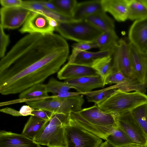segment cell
<instances>
[{
	"label": "cell",
	"mask_w": 147,
	"mask_h": 147,
	"mask_svg": "<svg viewBox=\"0 0 147 147\" xmlns=\"http://www.w3.org/2000/svg\"><path fill=\"white\" fill-rule=\"evenodd\" d=\"M115 49V48L96 52H77L72 50L69 58L68 63L91 67L96 60L105 57L112 56L113 55Z\"/></svg>",
	"instance_id": "obj_15"
},
{
	"label": "cell",
	"mask_w": 147,
	"mask_h": 147,
	"mask_svg": "<svg viewBox=\"0 0 147 147\" xmlns=\"http://www.w3.org/2000/svg\"><path fill=\"white\" fill-rule=\"evenodd\" d=\"M83 103V99L79 95L65 98L59 97L55 95L51 98H45L26 102L28 105L34 109L66 115L81 110Z\"/></svg>",
	"instance_id": "obj_6"
},
{
	"label": "cell",
	"mask_w": 147,
	"mask_h": 147,
	"mask_svg": "<svg viewBox=\"0 0 147 147\" xmlns=\"http://www.w3.org/2000/svg\"><path fill=\"white\" fill-rule=\"evenodd\" d=\"M97 74L91 67L68 62L58 71L57 77L60 80H65Z\"/></svg>",
	"instance_id": "obj_17"
},
{
	"label": "cell",
	"mask_w": 147,
	"mask_h": 147,
	"mask_svg": "<svg viewBox=\"0 0 147 147\" xmlns=\"http://www.w3.org/2000/svg\"></svg>",
	"instance_id": "obj_45"
},
{
	"label": "cell",
	"mask_w": 147,
	"mask_h": 147,
	"mask_svg": "<svg viewBox=\"0 0 147 147\" xmlns=\"http://www.w3.org/2000/svg\"><path fill=\"white\" fill-rule=\"evenodd\" d=\"M84 20L103 32L115 30L113 20L104 11L92 14Z\"/></svg>",
	"instance_id": "obj_20"
},
{
	"label": "cell",
	"mask_w": 147,
	"mask_h": 147,
	"mask_svg": "<svg viewBox=\"0 0 147 147\" xmlns=\"http://www.w3.org/2000/svg\"><path fill=\"white\" fill-rule=\"evenodd\" d=\"M69 47L61 36L29 34L19 40L0 61V93L14 94L39 83L59 70Z\"/></svg>",
	"instance_id": "obj_1"
},
{
	"label": "cell",
	"mask_w": 147,
	"mask_h": 147,
	"mask_svg": "<svg viewBox=\"0 0 147 147\" xmlns=\"http://www.w3.org/2000/svg\"><path fill=\"white\" fill-rule=\"evenodd\" d=\"M23 1L21 0H0V3L2 7H21Z\"/></svg>",
	"instance_id": "obj_37"
},
{
	"label": "cell",
	"mask_w": 147,
	"mask_h": 147,
	"mask_svg": "<svg viewBox=\"0 0 147 147\" xmlns=\"http://www.w3.org/2000/svg\"><path fill=\"white\" fill-rule=\"evenodd\" d=\"M42 147V146H41V147Z\"/></svg>",
	"instance_id": "obj_46"
},
{
	"label": "cell",
	"mask_w": 147,
	"mask_h": 147,
	"mask_svg": "<svg viewBox=\"0 0 147 147\" xmlns=\"http://www.w3.org/2000/svg\"><path fill=\"white\" fill-rule=\"evenodd\" d=\"M57 22L55 30L61 36L78 42L95 41L103 32L84 20Z\"/></svg>",
	"instance_id": "obj_5"
},
{
	"label": "cell",
	"mask_w": 147,
	"mask_h": 147,
	"mask_svg": "<svg viewBox=\"0 0 147 147\" xmlns=\"http://www.w3.org/2000/svg\"><path fill=\"white\" fill-rule=\"evenodd\" d=\"M31 12L22 7H2L0 10V25L4 29L18 28L23 25Z\"/></svg>",
	"instance_id": "obj_10"
},
{
	"label": "cell",
	"mask_w": 147,
	"mask_h": 147,
	"mask_svg": "<svg viewBox=\"0 0 147 147\" xmlns=\"http://www.w3.org/2000/svg\"><path fill=\"white\" fill-rule=\"evenodd\" d=\"M4 28L0 25V57L3 58L5 55L6 48L9 41V35L4 32Z\"/></svg>",
	"instance_id": "obj_34"
},
{
	"label": "cell",
	"mask_w": 147,
	"mask_h": 147,
	"mask_svg": "<svg viewBox=\"0 0 147 147\" xmlns=\"http://www.w3.org/2000/svg\"><path fill=\"white\" fill-rule=\"evenodd\" d=\"M124 147H143L136 144L130 145Z\"/></svg>",
	"instance_id": "obj_43"
},
{
	"label": "cell",
	"mask_w": 147,
	"mask_h": 147,
	"mask_svg": "<svg viewBox=\"0 0 147 147\" xmlns=\"http://www.w3.org/2000/svg\"><path fill=\"white\" fill-rule=\"evenodd\" d=\"M64 82L81 94L105 86L104 79L98 74L65 80Z\"/></svg>",
	"instance_id": "obj_14"
},
{
	"label": "cell",
	"mask_w": 147,
	"mask_h": 147,
	"mask_svg": "<svg viewBox=\"0 0 147 147\" xmlns=\"http://www.w3.org/2000/svg\"><path fill=\"white\" fill-rule=\"evenodd\" d=\"M127 78L121 71H113L104 79V83L105 85L113 84H121L125 82Z\"/></svg>",
	"instance_id": "obj_33"
},
{
	"label": "cell",
	"mask_w": 147,
	"mask_h": 147,
	"mask_svg": "<svg viewBox=\"0 0 147 147\" xmlns=\"http://www.w3.org/2000/svg\"><path fill=\"white\" fill-rule=\"evenodd\" d=\"M27 7L32 12L40 13L57 22H69L74 20L72 17L49 10L34 1L29 3Z\"/></svg>",
	"instance_id": "obj_23"
},
{
	"label": "cell",
	"mask_w": 147,
	"mask_h": 147,
	"mask_svg": "<svg viewBox=\"0 0 147 147\" xmlns=\"http://www.w3.org/2000/svg\"><path fill=\"white\" fill-rule=\"evenodd\" d=\"M119 39L115 30L103 32L96 40L100 51L116 48Z\"/></svg>",
	"instance_id": "obj_26"
},
{
	"label": "cell",
	"mask_w": 147,
	"mask_h": 147,
	"mask_svg": "<svg viewBox=\"0 0 147 147\" xmlns=\"http://www.w3.org/2000/svg\"><path fill=\"white\" fill-rule=\"evenodd\" d=\"M103 11L101 0L78 3L74 11L72 18L75 20H84L92 14Z\"/></svg>",
	"instance_id": "obj_19"
},
{
	"label": "cell",
	"mask_w": 147,
	"mask_h": 147,
	"mask_svg": "<svg viewBox=\"0 0 147 147\" xmlns=\"http://www.w3.org/2000/svg\"></svg>",
	"instance_id": "obj_47"
},
{
	"label": "cell",
	"mask_w": 147,
	"mask_h": 147,
	"mask_svg": "<svg viewBox=\"0 0 147 147\" xmlns=\"http://www.w3.org/2000/svg\"><path fill=\"white\" fill-rule=\"evenodd\" d=\"M48 93L46 84L41 83L35 84L21 92L19 98L20 99H34L37 100L49 98Z\"/></svg>",
	"instance_id": "obj_25"
},
{
	"label": "cell",
	"mask_w": 147,
	"mask_h": 147,
	"mask_svg": "<svg viewBox=\"0 0 147 147\" xmlns=\"http://www.w3.org/2000/svg\"><path fill=\"white\" fill-rule=\"evenodd\" d=\"M103 10L111 14L117 21L123 22L128 18L127 0H101Z\"/></svg>",
	"instance_id": "obj_18"
},
{
	"label": "cell",
	"mask_w": 147,
	"mask_h": 147,
	"mask_svg": "<svg viewBox=\"0 0 147 147\" xmlns=\"http://www.w3.org/2000/svg\"><path fill=\"white\" fill-rule=\"evenodd\" d=\"M112 71H119L126 77L132 76V68L129 43L119 39L113 55Z\"/></svg>",
	"instance_id": "obj_9"
},
{
	"label": "cell",
	"mask_w": 147,
	"mask_h": 147,
	"mask_svg": "<svg viewBox=\"0 0 147 147\" xmlns=\"http://www.w3.org/2000/svg\"><path fill=\"white\" fill-rule=\"evenodd\" d=\"M72 50L77 52L87 51L90 49L99 47V45L95 41L90 42H77L71 46Z\"/></svg>",
	"instance_id": "obj_35"
},
{
	"label": "cell",
	"mask_w": 147,
	"mask_h": 147,
	"mask_svg": "<svg viewBox=\"0 0 147 147\" xmlns=\"http://www.w3.org/2000/svg\"><path fill=\"white\" fill-rule=\"evenodd\" d=\"M147 103V95L139 91L125 92L119 90L109 98L97 104L102 111L114 114L131 111Z\"/></svg>",
	"instance_id": "obj_3"
},
{
	"label": "cell",
	"mask_w": 147,
	"mask_h": 147,
	"mask_svg": "<svg viewBox=\"0 0 147 147\" xmlns=\"http://www.w3.org/2000/svg\"><path fill=\"white\" fill-rule=\"evenodd\" d=\"M40 145L22 134L1 131L0 147H40Z\"/></svg>",
	"instance_id": "obj_16"
},
{
	"label": "cell",
	"mask_w": 147,
	"mask_h": 147,
	"mask_svg": "<svg viewBox=\"0 0 147 147\" xmlns=\"http://www.w3.org/2000/svg\"><path fill=\"white\" fill-rule=\"evenodd\" d=\"M34 1L36 3L40 5L49 10L57 13L62 14L56 6L49 0L48 1L42 0Z\"/></svg>",
	"instance_id": "obj_38"
},
{
	"label": "cell",
	"mask_w": 147,
	"mask_h": 147,
	"mask_svg": "<svg viewBox=\"0 0 147 147\" xmlns=\"http://www.w3.org/2000/svg\"><path fill=\"white\" fill-rule=\"evenodd\" d=\"M51 20L42 14L32 12L19 31L28 34L53 33L55 28L51 25Z\"/></svg>",
	"instance_id": "obj_11"
},
{
	"label": "cell",
	"mask_w": 147,
	"mask_h": 147,
	"mask_svg": "<svg viewBox=\"0 0 147 147\" xmlns=\"http://www.w3.org/2000/svg\"><path fill=\"white\" fill-rule=\"evenodd\" d=\"M99 147H115L109 144L107 141L102 142Z\"/></svg>",
	"instance_id": "obj_42"
},
{
	"label": "cell",
	"mask_w": 147,
	"mask_h": 147,
	"mask_svg": "<svg viewBox=\"0 0 147 147\" xmlns=\"http://www.w3.org/2000/svg\"><path fill=\"white\" fill-rule=\"evenodd\" d=\"M34 109L28 105H24L20 108L19 112L21 116L32 115V112Z\"/></svg>",
	"instance_id": "obj_39"
},
{
	"label": "cell",
	"mask_w": 147,
	"mask_h": 147,
	"mask_svg": "<svg viewBox=\"0 0 147 147\" xmlns=\"http://www.w3.org/2000/svg\"><path fill=\"white\" fill-rule=\"evenodd\" d=\"M69 115L80 126L105 140L114 128L118 126L113 114L102 111L96 105L71 112Z\"/></svg>",
	"instance_id": "obj_2"
},
{
	"label": "cell",
	"mask_w": 147,
	"mask_h": 147,
	"mask_svg": "<svg viewBox=\"0 0 147 147\" xmlns=\"http://www.w3.org/2000/svg\"><path fill=\"white\" fill-rule=\"evenodd\" d=\"M80 94H81V93L78 92H72L69 91H65L59 93L56 96L59 97L65 98Z\"/></svg>",
	"instance_id": "obj_40"
},
{
	"label": "cell",
	"mask_w": 147,
	"mask_h": 147,
	"mask_svg": "<svg viewBox=\"0 0 147 147\" xmlns=\"http://www.w3.org/2000/svg\"><path fill=\"white\" fill-rule=\"evenodd\" d=\"M132 68V76L142 84L147 83V62L144 53L129 43Z\"/></svg>",
	"instance_id": "obj_13"
},
{
	"label": "cell",
	"mask_w": 147,
	"mask_h": 147,
	"mask_svg": "<svg viewBox=\"0 0 147 147\" xmlns=\"http://www.w3.org/2000/svg\"><path fill=\"white\" fill-rule=\"evenodd\" d=\"M114 115L118 126L125 132L135 144L147 147V136L133 117L131 111Z\"/></svg>",
	"instance_id": "obj_8"
},
{
	"label": "cell",
	"mask_w": 147,
	"mask_h": 147,
	"mask_svg": "<svg viewBox=\"0 0 147 147\" xmlns=\"http://www.w3.org/2000/svg\"><path fill=\"white\" fill-rule=\"evenodd\" d=\"M147 104L140 105L131 111L133 117L147 136Z\"/></svg>",
	"instance_id": "obj_30"
},
{
	"label": "cell",
	"mask_w": 147,
	"mask_h": 147,
	"mask_svg": "<svg viewBox=\"0 0 147 147\" xmlns=\"http://www.w3.org/2000/svg\"><path fill=\"white\" fill-rule=\"evenodd\" d=\"M143 1L147 6V0H143Z\"/></svg>",
	"instance_id": "obj_44"
},
{
	"label": "cell",
	"mask_w": 147,
	"mask_h": 147,
	"mask_svg": "<svg viewBox=\"0 0 147 147\" xmlns=\"http://www.w3.org/2000/svg\"><path fill=\"white\" fill-rule=\"evenodd\" d=\"M130 43L142 52H147V18L135 20L129 31Z\"/></svg>",
	"instance_id": "obj_12"
},
{
	"label": "cell",
	"mask_w": 147,
	"mask_h": 147,
	"mask_svg": "<svg viewBox=\"0 0 147 147\" xmlns=\"http://www.w3.org/2000/svg\"><path fill=\"white\" fill-rule=\"evenodd\" d=\"M105 141L115 147H124L135 144L125 132L118 126L114 128Z\"/></svg>",
	"instance_id": "obj_21"
},
{
	"label": "cell",
	"mask_w": 147,
	"mask_h": 147,
	"mask_svg": "<svg viewBox=\"0 0 147 147\" xmlns=\"http://www.w3.org/2000/svg\"><path fill=\"white\" fill-rule=\"evenodd\" d=\"M65 136L66 147H99L103 142L102 139L80 126L70 117L65 127Z\"/></svg>",
	"instance_id": "obj_7"
},
{
	"label": "cell",
	"mask_w": 147,
	"mask_h": 147,
	"mask_svg": "<svg viewBox=\"0 0 147 147\" xmlns=\"http://www.w3.org/2000/svg\"><path fill=\"white\" fill-rule=\"evenodd\" d=\"M46 84L48 93L58 94L62 92L69 91L72 88L65 82L59 81L53 78H50Z\"/></svg>",
	"instance_id": "obj_32"
},
{
	"label": "cell",
	"mask_w": 147,
	"mask_h": 147,
	"mask_svg": "<svg viewBox=\"0 0 147 147\" xmlns=\"http://www.w3.org/2000/svg\"><path fill=\"white\" fill-rule=\"evenodd\" d=\"M0 111L1 112L7 113L14 116H21L19 111H17L10 108L7 107L1 109Z\"/></svg>",
	"instance_id": "obj_41"
},
{
	"label": "cell",
	"mask_w": 147,
	"mask_h": 147,
	"mask_svg": "<svg viewBox=\"0 0 147 147\" xmlns=\"http://www.w3.org/2000/svg\"><path fill=\"white\" fill-rule=\"evenodd\" d=\"M117 90L115 85H114L101 90L85 93L82 94L86 95L88 102H94L96 105L109 98Z\"/></svg>",
	"instance_id": "obj_27"
},
{
	"label": "cell",
	"mask_w": 147,
	"mask_h": 147,
	"mask_svg": "<svg viewBox=\"0 0 147 147\" xmlns=\"http://www.w3.org/2000/svg\"><path fill=\"white\" fill-rule=\"evenodd\" d=\"M48 121L34 115H30L24 126L22 134L33 140Z\"/></svg>",
	"instance_id": "obj_22"
},
{
	"label": "cell",
	"mask_w": 147,
	"mask_h": 147,
	"mask_svg": "<svg viewBox=\"0 0 147 147\" xmlns=\"http://www.w3.org/2000/svg\"><path fill=\"white\" fill-rule=\"evenodd\" d=\"M115 86L117 90L124 92L135 91L144 92L147 87V83L142 84L134 77L131 76L127 77L124 83L119 85L115 84Z\"/></svg>",
	"instance_id": "obj_29"
},
{
	"label": "cell",
	"mask_w": 147,
	"mask_h": 147,
	"mask_svg": "<svg viewBox=\"0 0 147 147\" xmlns=\"http://www.w3.org/2000/svg\"><path fill=\"white\" fill-rule=\"evenodd\" d=\"M69 119V115L55 114L33 140L48 147H66L65 128Z\"/></svg>",
	"instance_id": "obj_4"
},
{
	"label": "cell",
	"mask_w": 147,
	"mask_h": 147,
	"mask_svg": "<svg viewBox=\"0 0 147 147\" xmlns=\"http://www.w3.org/2000/svg\"><path fill=\"white\" fill-rule=\"evenodd\" d=\"M128 18L136 20L147 18V6L143 0H127Z\"/></svg>",
	"instance_id": "obj_24"
},
{
	"label": "cell",
	"mask_w": 147,
	"mask_h": 147,
	"mask_svg": "<svg viewBox=\"0 0 147 147\" xmlns=\"http://www.w3.org/2000/svg\"><path fill=\"white\" fill-rule=\"evenodd\" d=\"M63 14L72 18L78 3L76 0H50Z\"/></svg>",
	"instance_id": "obj_31"
},
{
	"label": "cell",
	"mask_w": 147,
	"mask_h": 147,
	"mask_svg": "<svg viewBox=\"0 0 147 147\" xmlns=\"http://www.w3.org/2000/svg\"><path fill=\"white\" fill-rule=\"evenodd\" d=\"M112 56L102 58L95 61L91 67L93 68L104 80L112 71Z\"/></svg>",
	"instance_id": "obj_28"
},
{
	"label": "cell",
	"mask_w": 147,
	"mask_h": 147,
	"mask_svg": "<svg viewBox=\"0 0 147 147\" xmlns=\"http://www.w3.org/2000/svg\"><path fill=\"white\" fill-rule=\"evenodd\" d=\"M55 114L52 112L41 109H35L32 112V115L48 121H49Z\"/></svg>",
	"instance_id": "obj_36"
}]
</instances>
